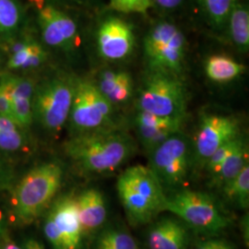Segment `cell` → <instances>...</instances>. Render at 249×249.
Listing matches in <instances>:
<instances>
[{"instance_id": "1", "label": "cell", "mask_w": 249, "mask_h": 249, "mask_svg": "<svg viewBox=\"0 0 249 249\" xmlns=\"http://www.w3.org/2000/svg\"><path fill=\"white\" fill-rule=\"evenodd\" d=\"M67 154L80 169L89 174L114 172L135 151L133 140L120 129L78 134L65 145Z\"/></svg>"}, {"instance_id": "2", "label": "cell", "mask_w": 249, "mask_h": 249, "mask_svg": "<svg viewBox=\"0 0 249 249\" xmlns=\"http://www.w3.org/2000/svg\"><path fill=\"white\" fill-rule=\"evenodd\" d=\"M128 221L139 226L150 223L165 211L167 197L149 166L134 165L120 175L116 184Z\"/></svg>"}, {"instance_id": "3", "label": "cell", "mask_w": 249, "mask_h": 249, "mask_svg": "<svg viewBox=\"0 0 249 249\" xmlns=\"http://www.w3.org/2000/svg\"><path fill=\"white\" fill-rule=\"evenodd\" d=\"M63 169L57 162L42 163L18 182L12 198L13 214L18 223L29 224L50 205L61 187Z\"/></svg>"}, {"instance_id": "4", "label": "cell", "mask_w": 249, "mask_h": 249, "mask_svg": "<svg viewBox=\"0 0 249 249\" xmlns=\"http://www.w3.org/2000/svg\"><path fill=\"white\" fill-rule=\"evenodd\" d=\"M165 212L177 215L192 229L206 233L223 231L230 219L223 213L213 196L203 192L183 190L167 197Z\"/></svg>"}, {"instance_id": "5", "label": "cell", "mask_w": 249, "mask_h": 249, "mask_svg": "<svg viewBox=\"0 0 249 249\" xmlns=\"http://www.w3.org/2000/svg\"><path fill=\"white\" fill-rule=\"evenodd\" d=\"M70 118L77 135L116 128L114 106L90 80L75 82Z\"/></svg>"}, {"instance_id": "6", "label": "cell", "mask_w": 249, "mask_h": 249, "mask_svg": "<svg viewBox=\"0 0 249 249\" xmlns=\"http://www.w3.org/2000/svg\"><path fill=\"white\" fill-rule=\"evenodd\" d=\"M138 109L155 116L184 119L187 111L184 85L176 76L151 72L140 91Z\"/></svg>"}, {"instance_id": "7", "label": "cell", "mask_w": 249, "mask_h": 249, "mask_svg": "<svg viewBox=\"0 0 249 249\" xmlns=\"http://www.w3.org/2000/svg\"><path fill=\"white\" fill-rule=\"evenodd\" d=\"M144 52L152 71L178 77L184 67L185 36L172 23H157L145 37Z\"/></svg>"}, {"instance_id": "8", "label": "cell", "mask_w": 249, "mask_h": 249, "mask_svg": "<svg viewBox=\"0 0 249 249\" xmlns=\"http://www.w3.org/2000/svg\"><path fill=\"white\" fill-rule=\"evenodd\" d=\"M191 166V146L184 134H174L150 152L149 167L162 188L186 184Z\"/></svg>"}, {"instance_id": "9", "label": "cell", "mask_w": 249, "mask_h": 249, "mask_svg": "<svg viewBox=\"0 0 249 249\" xmlns=\"http://www.w3.org/2000/svg\"><path fill=\"white\" fill-rule=\"evenodd\" d=\"M75 83L67 79L48 80L37 89L33 101L34 116L45 129L61 130L71 109Z\"/></svg>"}, {"instance_id": "10", "label": "cell", "mask_w": 249, "mask_h": 249, "mask_svg": "<svg viewBox=\"0 0 249 249\" xmlns=\"http://www.w3.org/2000/svg\"><path fill=\"white\" fill-rule=\"evenodd\" d=\"M237 137H239V126L234 118L219 115L202 116L195 141L197 160L206 163L218 148Z\"/></svg>"}, {"instance_id": "11", "label": "cell", "mask_w": 249, "mask_h": 249, "mask_svg": "<svg viewBox=\"0 0 249 249\" xmlns=\"http://www.w3.org/2000/svg\"><path fill=\"white\" fill-rule=\"evenodd\" d=\"M96 41L103 58L111 61L122 60L133 51L135 35L127 22L120 18H109L99 27Z\"/></svg>"}, {"instance_id": "12", "label": "cell", "mask_w": 249, "mask_h": 249, "mask_svg": "<svg viewBox=\"0 0 249 249\" xmlns=\"http://www.w3.org/2000/svg\"><path fill=\"white\" fill-rule=\"evenodd\" d=\"M38 20L45 44L65 50H71L79 44L76 23L61 10L51 5L42 7Z\"/></svg>"}, {"instance_id": "13", "label": "cell", "mask_w": 249, "mask_h": 249, "mask_svg": "<svg viewBox=\"0 0 249 249\" xmlns=\"http://www.w3.org/2000/svg\"><path fill=\"white\" fill-rule=\"evenodd\" d=\"M183 122L184 119L155 116L140 110L135 119L139 139L149 153L171 136L180 132Z\"/></svg>"}, {"instance_id": "14", "label": "cell", "mask_w": 249, "mask_h": 249, "mask_svg": "<svg viewBox=\"0 0 249 249\" xmlns=\"http://www.w3.org/2000/svg\"><path fill=\"white\" fill-rule=\"evenodd\" d=\"M48 216L52 219L62 238L65 249H77L80 246L82 229L76 197L64 196L57 199Z\"/></svg>"}, {"instance_id": "15", "label": "cell", "mask_w": 249, "mask_h": 249, "mask_svg": "<svg viewBox=\"0 0 249 249\" xmlns=\"http://www.w3.org/2000/svg\"><path fill=\"white\" fill-rule=\"evenodd\" d=\"M188 239L184 223L166 217L151 226L147 242L150 249H186Z\"/></svg>"}, {"instance_id": "16", "label": "cell", "mask_w": 249, "mask_h": 249, "mask_svg": "<svg viewBox=\"0 0 249 249\" xmlns=\"http://www.w3.org/2000/svg\"><path fill=\"white\" fill-rule=\"evenodd\" d=\"M82 233L95 231L107 221V208L102 192L89 188L76 197Z\"/></svg>"}, {"instance_id": "17", "label": "cell", "mask_w": 249, "mask_h": 249, "mask_svg": "<svg viewBox=\"0 0 249 249\" xmlns=\"http://www.w3.org/2000/svg\"><path fill=\"white\" fill-rule=\"evenodd\" d=\"M96 86L113 106L128 102L133 94V80L125 71H105L101 73Z\"/></svg>"}, {"instance_id": "18", "label": "cell", "mask_w": 249, "mask_h": 249, "mask_svg": "<svg viewBox=\"0 0 249 249\" xmlns=\"http://www.w3.org/2000/svg\"><path fill=\"white\" fill-rule=\"evenodd\" d=\"M46 53L35 41L18 43L11 49L8 66L11 70H27L39 67L45 62Z\"/></svg>"}, {"instance_id": "19", "label": "cell", "mask_w": 249, "mask_h": 249, "mask_svg": "<svg viewBox=\"0 0 249 249\" xmlns=\"http://www.w3.org/2000/svg\"><path fill=\"white\" fill-rule=\"evenodd\" d=\"M245 67L225 54H214L205 63L207 77L214 82H228L238 78Z\"/></svg>"}, {"instance_id": "20", "label": "cell", "mask_w": 249, "mask_h": 249, "mask_svg": "<svg viewBox=\"0 0 249 249\" xmlns=\"http://www.w3.org/2000/svg\"><path fill=\"white\" fill-rule=\"evenodd\" d=\"M247 163H249V147L242 139L235 149L223 160L214 175L216 183L223 186L236 177Z\"/></svg>"}, {"instance_id": "21", "label": "cell", "mask_w": 249, "mask_h": 249, "mask_svg": "<svg viewBox=\"0 0 249 249\" xmlns=\"http://www.w3.org/2000/svg\"><path fill=\"white\" fill-rule=\"evenodd\" d=\"M228 20L232 42L238 49L246 52L249 47V9L240 4H233Z\"/></svg>"}, {"instance_id": "22", "label": "cell", "mask_w": 249, "mask_h": 249, "mask_svg": "<svg viewBox=\"0 0 249 249\" xmlns=\"http://www.w3.org/2000/svg\"><path fill=\"white\" fill-rule=\"evenodd\" d=\"M223 193L226 197L242 209L249 205V165L247 163L236 177L224 184Z\"/></svg>"}, {"instance_id": "23", "label": "cell", "mask_w": 249, "mask_h": 249, "mask_svg": "<svg viewBox=\"0 0 249 249\" xmlns=\"http://www.w3.org/2000/svg\"><path fill=\"white\" fill-rule=\"evenodd\" d=\"M94 249H139V247L128 231L108 228L100 233Z\"/></svg>"}, {"instance_id": "24", "label": "cell", "mask_w": 249, "mask_h": 249, "mask_svg": "<svg viewBox=\"0 0 249 249\" xmlns=\"http://www.w3.org/2000/svg\"><path fill=\"white\" fill-rule=\"evenodd\" d=\"M214 26H224L231 13L234 0H198Z\"/></svg>"}, {"instance_id": "25", "label": "cell", "mask_w": 249, "mask_h": 249, "mask_svg": "<svg viewBox=\"0 0 249 249\" xmlns=\"http://www.w3.org/2000/svg\"><path fill=\"white\" fill-rule=\"evenodd\" d=\"M0 88L5 91L9 100L12 98L33 99L35 89L31 80L15 76L4 77L0 81Z\"/></svg>"}, {"instance_id": "26", "label": "cell", "mask_w": 249, "mask_h": 249, "mask_svg": "<svg viewBox=\"0 0 249 249\" xmlns=\"http://www.w3.org/2000/svg\"><path fill=\"white\" fill-rule=\"evenodd\" d=\"M20 12L15 0H0V35L18 26Z\"/></svg>"}, {"instance_id": "27", "label": "cell", "mask_w": 249, "mask_h": 249, "mask_svg": "<svg viewBox=\"0 0 249 249\" xmlns=\"http://www.w3.org/2000/svg\"><path fill=\"white\" fill-rule=\"evenodd\" d=\"M11 112L12 120L18 127H26L32 123L34 117L33 111V99L12 98Z\"/></svg>"}, {"instance_id": "28", "label": "cell", "mask_w": 249, "mask_h": 249, "mask_svg": "<svg viewBox=\"0 0 249 249\" xmlns=\"http://www.w3.org/2000/svg\"><path fill=\"white\" fill-rule=\"evenodd\" d=\"M242 138L237 137L236 139L232 140L231 142L223 144V146H221L220 148H218L216 151H214L212 156L207 160L205 164H206L207 170L212 176H214L216 174V172L223 163V160H225V158L235 149L238 143L240 142Z\"/></svg>"}, {"instance_id": "29", "label": "cell", "mask_w": 249, "mask_h": 249, "mask_svg": "<svg viewBox=\"0 0 249 249\" xmlns=\"http://www.w3.org/2000/svg\"><path fill=\"white\" fill-rule=\"evenodd\" d=\"M111 7L122 13H145L153 0H110Z\"/></svg>"}, {"instance_id": "30", "label": "cell", "mask_w": 249, "mask_h": 249, "mask_svg": "<svg viewBox=\"0 0 249 249\" xmlns=\"http://www.w3.org/2000/svg\"><path fill=\"white\" fill-rule=\"evenodd\" d=\"M23 144V139L18 130L7 131L0 129V150L13 151L18 150Z\"/></svg>"}, {"instance_id": "31", "label": "cell", "mask_w": 249, "mask_h": 249, "mask_svg": "<svg viewBox=\"0 0 249 249\" xmlns=\"http://www.w3.org/2000/svg\"><path fill=\"white\" fill-rule=\"evenodd\" d=\"M44 231L47 240L53 246V249H65L60 233L57 231L52 219L48 215L45 220Z\"/></svg>"}, {"instance_id": "32", "label": "cell", "mask_w": 249, "mask_h": 249, "mask_svg": "<svg viewBox=\"0 0 249 249\" xmlns=\"http://www.w3.org/2000/svg\"><path fill=\"white\" fill-rule=\"evenodd\" d=\"M196 249H233V247L226 239L213 238L201 243Z\"/></svg>"}, {"instance_id": "33", "label": "cell", "mask_w": 249, "mask_h": 249, "mask_svg": "<svg viewBox=\"0 0 249 249\" xmlns=\"http://www.w3.org/2000/svg\"><path fill=\"white\" fill-rule=\"evenodd\" d=\"M0 115L12 119L11 103L5 91L0 88Z\"/></svg>"}, {"instance_id": "34", "label": "cell", "mask_w": 249, "mask_h": 249, "mask_svg": "<svg viewBox=\"0 0 249 249\" xmlns=\"http://www.w3.org/2000/svg\"><path fill=\"white\" fill-rule=\"evenodd\" d=\"M21 249H45L41 242L34 238H28L23 242Z\"/></svg>"}, {"instance_id": "35", "label": "cell", "mask_w": 249, "mask_h": 249, "mask_svg": "<svg viewBox=\"0 0 249 249\" xmlns=\"http://www.w3.org/2000/svg\"><path fill=\"white\" fill-rule=\"evenodd\" d=\"M155 1L158 3V5H160L161 8L167 9H175L182 3V0H155Z\"/></svg>"}, {"instance_id": "36", "label": "cell", "mask_w": 249, "mask_h": 249, "mask_svg": "<svg viewBox=\"0 0 249 249\" xmlns=\"http://www.w3.org/2000/svg\"><path fill=\"white\" fill-rule=\"evenodd\" d=\"M0 249H21V248H19L9 238L3 237V239L0 242Z\"/></svg>"}, {"instance_id": "37", "label": "cell", "mask_w": 249, "mask_h": 249, "mask_svg": "<svg viewBox=\"0 0 249 249\" xmlns=\"http://www.w3.org/2000/svg\"><path fill=\"white\" fill-rule=\"evenodd\" d=\"M4 236V227H3V218H2V213L0 212V242L3 239Z\"/></svg>"}, {"instance_id": "38", "label": "cell", "mask_w": 249, "mask_h": 249, "mask_svg": "<svg viewBox=\"0 0 249 249\" xmlns=\"http://www.w3.org/2000/svg\"><path fill=\"white\" fill-rule=\"evenodd\" d=\"M31 1H33L34 3H36V5L38 6V8H39V9H41L42 7H44V6L42 5V3H43V0H31Z\"/></svg>"}, {"instance_id": "39", "label": "cell", "mask_w": 249, "mask_h": 249, "mask_svg": "<svg viewBox=\"0 0 249 249\" xmlns=\"http://www.w3.org/2000/svg\"><path fill=\"white\" fill-rule=\"evenodd\" d=\"M0 178H1V169H0Z\"/></svg>"}]
</instances>
